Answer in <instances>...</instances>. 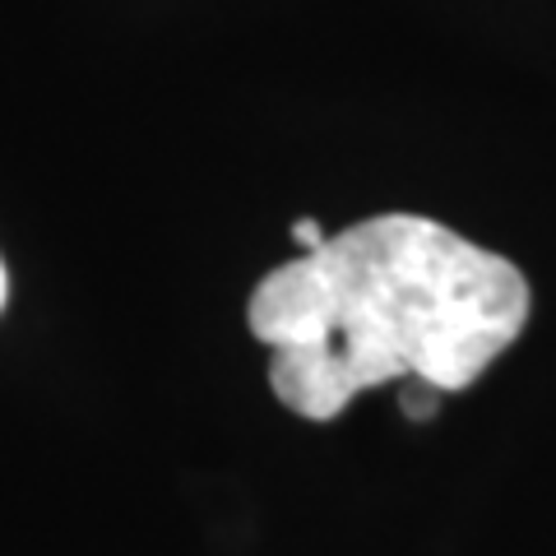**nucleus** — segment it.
Returning <instances> with one entry per match:
<instances>
[{
  "label": "nucleus",
  "mask_w": 556,
  "mask_h": 556,
  "mask_svg": "<svg viewBox=\"0 0 556 556\" xmlns=\"http://www.w3.org/2000/svg\"><path fill=\"white\" fill-rule=\"evenodd\" d=\"M269 390L311 422L390 380L468 390L519 339L529 283L422 214H376L265 274L247 306Z\"/></svg>",
  "instance_id": "nucleus-1"
},
{
  "label": "nucleus",
  "mask_w": 556,
  "mask_h": 556,
  "mask_svg": "<svg viewBox=\"0 0 556 556\" xmlns=\"http://www.w3.org/2000/svg\"><path fill=\"white\" fill-rule=\"evenodd\" d=\"M399 408H404V417H413V422H431V417L441 413V390L427 386V380H404V386H399Z\"/></svg>",
  "instance_id": "nucleus-2"
},
{
  "label": "nucleus",
  "mask_w": 556,
  "mask_h": 556,
  "mask_svg": "<svg viewBox=\"0 0 556 556\" xmlns=\"http://www.w3.org/2000/svg\"><path fill=\"white\" fill-rule=\"evenodd\" d=\"M292 241H298L302 251H316V247H325L320 223H316V218H298V223H292Z\"/></svg>",
  "instance_id": "nucleus-3"
},
{
  "label": "nucleus",
  "mask_w": 556,
  "mask_h": 556,
  "mask_svg": "<svg viewBox=\"0 0 556 556\" xmlns=\"http://www.w3.org/2000/svg\"><path fill=\"white\" fill-rule=\"evenodd\" d=\"M5 298H10V278H5V265H0V311H5Z\"/></svg>",
  "instance_id": "nucleus-4"
}]
</instances>
